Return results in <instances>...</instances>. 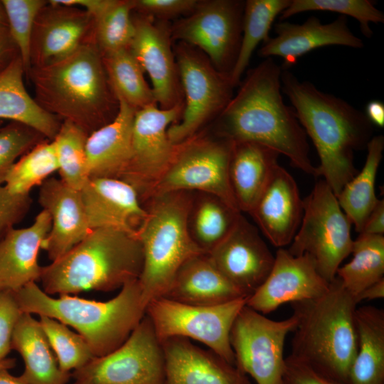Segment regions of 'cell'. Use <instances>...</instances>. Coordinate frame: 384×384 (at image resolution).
Wrapping results in <instances>:
<instances>
[{"instance_id": "1", "label": "cell", "mask_w": 384, "mask_h": 384, "mask_svg": "<svg viewBox=\"0 0 384 384\" xmlns=\"http://www.w3.org/2000/svg\"><path fill=\"white\" fill-rule=\"evenodd\" d=\"M282 72L272 58L248 72L237 94L218 116V137L267 146L287 156L294 166L318 176L307 135L294 108L283 100Z\"/></svg>"}, {"instance_id": "2", "label": "cell", "mask_w": 384, "mask_h": 384, "mask_svg": "<svg viewBox=\"0 0 384 384\" xmlns=\"http://www.w3.org/2000/svg\"><path fill=\"white\" fill-rule=\"evenodd\" d=\"M281 81L282 92L316 149L320 162L317 176L324 178L337 197L358 173L354 152L367 147L373 124L362 111L311 82L300 81L289 70H282Z\"/></svg>"}, {"instance_id": "3", "label": "cell", "mask_w": 384, "mask_h": 384, "mask_svg": "<svg viewBox=\"0 0 384 384\" xmlns=\"http://www.w3.org/2000/svg\"><path fill=\"white\" fill-rule=\"evenodd\" d=\"M26 76L42 109L61 122L75 124L88 135L117 114L118 100L94 37L61 60L31 68Z\"/></svg>"}, {"instance_id": "4", "label": "cell", "mask_w": 384, "mask_h": 384, "mask_svg": "<svg viewBox=\"0 0 384 384\" xmlns=\"http://www.w3.org/2000/svg\"><path fill=\"white\" fill-rule=\"evenodd\" d=\"M143 252L137 235L96 228L58 259L42 267L39 281L49 295L110 292L138 279Z\"/></svg>"}, {"instance_id": "5", "label": "cell", "mask_w": 384, "mask_h": 384, "mask_svg": "<svg viewBox=\"0 0 384 384\" xmlns=\"http://www.w3.org/2000/svg\"><path fill=\"white\" fill-rule=\"evenodd\" d=\"M14 293L23 312L48 316L74 329L95 358L120 346L146 314L138 279L125 284L117 296L105 302L69 294L53 297L36 282Z\"/></svg>"}, {"instance_id": "6", "label": "cell", "mask_w": 384, "mask_h": 384, "mask_svg": "<svg viewBox=\"0 0 384 384\" xmlns=\"http://www.w3.org/2000/svg\"><path fill=\"white\" fill-rule=\"evenodd\" d=\"M291 305L297 325L290 355L319 373L348 384L358 347L354 297L336 277L321 297Z\"/></svg>"}, {"instance_id": "7", "label": "cell", "mask_w": 384, "mask_h": 384, "mask_svg": "<svg viewBox=\"0 0 384 384\" xmlns=\"http://www.w3.org/2000/svg\"><path fill=\"white\" fill-rule=\"evenodd\" d=\"M192 197L188 191L163 193L151 195L142 203L146 215L137 232L143 252L138 281L145 307L165 296L186 260L206 253L193 241L188 230Z\"/></svg>"}, {"instance_id": "8", "label": "cell", "mask_w": 384, "mask_h": 384, "mask_svg": "<svg viewBox=\"0 0 384 384\" xmlns=\"http://www.w3.org/2000/svg\"><path fill=\"white\" fill-rule=\"evenodd\" d=\"M351 225L331 188L320 180L303 199L302 221L287 250L294 256H308L330 283L351 253Z\"/></svg>"}, {"instance_id": "9", "label": "cell", "mask_w": 384, "mask_h": 384, "mask_svg": "<svg viewBox=\"0 0 384 384\" xmlns=\"http://www.w3.org/2000/svg\"><path fill=\"white\" fill-rule=\"evenodd\" d=\"M233 144L219 137H193L178 145L170 164L145 200L157 193L198 191L217 196L239 210L229 178Z\"/></svg>"}, {"instance_id": "10", "label": "cell", "mask_w": 384, "mask_h": 384, "mask_svg": "<svg viewBox=\"0 0 384 384\" xmlns=\"http://www.w3.org/2000/svg\"><path fill=\"white\" fill-rule=\"evenodd\" d=\"M247 299L240 298L214 306H195L160 297L147 304L146 314L161 342L174 336L195 339L235 365L230 334Z\"/></svg>"}, {"instance_id": "11", "label": "cell", "mask_w": 384, "mask_h": 384, "mask_svg": "<svg viewBox=\"0 0 384 384\" xmlns=\"http://www.w3.org/2000/svg\"><path fill=\"white\" fill-rule=\"evenodd\" d=\"M175 58L185 103L180 122L169 127L168 136L178 146L195 137L205 123L220 114L232 98L234 86L229 75L219 72L191 46L181 43Z\"/></svg>"}, {"instance_id": "12", "label": "cell", "mask_w": 384, "mask_h": 384, "mask_svg": "<svg viewBox=\"0 0 384 384\" xmlns=\"http://www.w3.org/2000/svg\"><path fill=\"white\" fill-rule=\"evenodd\" d=\"M297 325L292 315L275 321L245 305L232 326L230 341L235 366L257 384H282L287 335Z\"/></svg>"}, {"instance_id": "13", "label": "cell", "mask_w": 384, "mask_h": 384, "mask_svg": "<svg viewBox=\"0 0 384 384\" xmlns=\"http://www.w3.org/2000/svg\"><path fill=\"white\" fill-rule=\"evenodd\" d=\"M164 377L162 344L146 314L120 346L71 372L83 384H164Z\"/></svg>"}, {"instance_id": "14", "label": "cell", "mask_w": 384, "mask_h": 384, "mask_svg": "<svg viewBox=\"0 0 384 384\" xmlns=\"http://www.w3.org/2000/svg\"><path fill=\"white\" fill-rule=\"evenodd\" d=\"M245 2L198 1L195 9L171 28L174 39L203 51L213 65L230 76L242 38Z\"/></svg>"}, {"instance_id": "15", "label": "cell", "mask_w": 384, "mask_h": 384, "mask_svg": "<svg viewBox=\"0 0 384 384\" xmlns=\"http://www.w3.org/2000/svg\"><path fill=\"white\" fill-rule=\"evenodd\" d=\"M183 110V102L169 109L154 103L136 110L131 159L122 180L135 188L142 203L175 154L177 146L169 140L168 129L177 122Z\"/></svg>"}, {"instance_id": "16", "label": "cell", "mask_w": 384, "mask_h": 384, "mask_svg": "<svg viewBox=\"0 0 384 384\" xmlns=\"http://www.w3.org/2000/svg\"><path fill=\"white\" fill-rule=\"evenodd\" d=\"M222 274L247 297L265 282L274 255L255 226L242 215L230 233L210 252Z\"/></svg>"}, {"instance_id": "17", "label": "cell", "mask_w": 384, "mask_h": 384, "mask_svg": "<svg viewBox=\"0 0 384 384\" xmlns=\"http://www.w3.org/2000/svg\"><path fill=\"white\" fill-rule=\"evenodd\" d=\"M94 18L82 9L48 1L33 25L31 68L46 66L69 56L94 37Z\"/></svg>"}, {"instance_id": "18", "label": "cell", "mask_w": 384, "mask_h": 384, "mask_svg": "<svg viewBox=\"0 0 384 384\" xmlns=\"http://www.w3.org/2000/svg\"><path fill=\"white\" fill-rule=\"evenodd\" d=\"M329 284L308 256H294L279 248L270 274L247 298L246 305L266 314L285 303L319 298L329 290Z\"/></svg>"}, {"instance_id": "19", "label": "cell", "mask_w": 384, "mask_h": 384, "mask_svg": "<svg viewBox=\"0 0 384 384\" xmlns=\"http://www.w3.org/2000/svg\"><path fill=\"white\" fill-rule=\"evenodd\" d=\"M135 33L129 50L152 83L159 107L169 109L183 102L181 82L171 46V28L154 18L141 15L133 18Z\"/></svg>"}, {"instance_id": "20", "label": "cell", "mask_w": 384, "mask_h": 384, "mask_svg": "<svg viewBox=\"0 0 384 384\" xmlns=\"http://www.w3.org/2000/svg\"><path fill=\"white\" fill-rule=\"evenodd\" d=\"M274 30L276 36L263 43L258 55L265 58L281 57L282 70H289L301 56L321 47L361 48L364 46L363 41L349 28L345 16L340 15L328 23H322L316 16H310L302 24L281 21L274 25Z\"/></svg>"}, {"instance_id": "21", "label": "cell", "mask_w": 384, "mask_h": 384, "mask_svg": "<svg viewBox=\"0 0 384 384\" xmlns=\"http://www.w3.org/2000/svg\"><path fill=\"white\" fill-rule=\"evenodd\" d=\"M38 202L51 219L42 248L54 261L79 243L91 230L80 190L50 177L39 186Z\"/></svg>"}, {"instance_id": "22", "label": "cell", "mask_w": 384, "mask_h": 384, "mask_svg": "<svg viewBox=\"0 0 384 384\" xmlns=\"http://www.w3.org/2000/svg\"><path fill=\"white\" fill-rule=\"evenodd\" d=\"M80 191L91 230L115 228L137 235L146 211L132 185L117 178H89Z\"/></svg>"}, {"instance_id": "23", "label": "cell", "mask_w": 384, "mask_h": 384, "mask_svg": "<svg viewBox=\"0 0 384 384\" xmlns=\"http://www.w3.org/2000/svg\"><path fill=\"white\" fill-rule=\"evenodd\" d=\"M274 246L292 241L302 221L303 200L293 176L279 164L249 213Z\"/></svg>"}, {"instance_id": "24", "label": "cell", "mask_w": 384, "mask_h": 384, "mask_svg": "<svg viewBox=\"0 0 384 384\" xmlns=\"http://www.w3.org/2000/svg\"><path fill=\"white\" fill-rule=\"evenodd\" d=\"M165 360L164 384H250L247 375L222 357L174 336L161 342Z\"/></svg>"}, {"instance_id": "25", "label": "cell", "mask_w": 384, "mask_h": 384, "mask_svg": "<svg viewBox=\"0 0 384 384\" xmlns=\"http://www.w3.org/2000/svg\"><path fill=\"white\" fill-rule=\"evenodd\" d=\"M51 225L43 210L28 227L13 228L0 240V291L15 292L40 279L39 251Z\"/></svg>"}, {"instance_id": "26", "label": "cell", "mask_w": 384, "mask_h": 384, "mask_svg": "<svg viewBox=\"0 0 384 384\" xmlns=\"http://www.w3.org/2000/svg\"><path fill=\"white\" fill-rule=\"evenodd\" d=\"M119 109L108 124L89 134L86 142L88 178L122 180L132 154V132L136 109L116 96Z\"/></svg>"}, {"instance_id": "27", "label": "cell", "mask_w": 384, "mask_h": 384, "mask_svg": "<svg viewBox=\"0 0 384 384\" xmlns=\"http://www.w3.org/2000/svg\"><path fill=\"white\" fill-rule=\"evenodd\" d=\"M163 297L195 306H214L248 298L222 274L208 253L186 260Z\"/></svg>"}, {"instance_id": "28", "label": "cell", "mask_w": 384, "mask_h": 384, "mask_svg": "<svg viewBox=\"0 0 384 384\" xmlns=\"http://www.w3.org/2000/svg\"><path fill=\"white\" fill-rule=\"evenodd\" d=\"M229 178L239 210L250 213L279 165L278 152L252 142H233Z\"/></svg>"}, {"instance_id": "29", "label": "cell", "mask_w": 384, "mask_h": 384, "mask_svg": "<svg viewBox=\"0 0 384 384\" xmlns=\"http://www.w3.org/2000/svg\"><path fill=\"white\" fill-rule=\"evenodd\" d=\"M11 349L21 356L24 370L20 377L28 384H68L71 373L63 371L38 319L23 312L15 326Z\"/></svg>"}, {"instance_id": "30", "label": "cell", "mask_w": 384, "mask_h": 384, "mask_svg": "<svg viewBox=\"0 0 384 384\" xmlns=\"http://www.w3.org/2000/svg\"><path fill=\"white\" fill-rule=\"evenodd\" d=\"M26 75L20 56L0 73V119L28 125L52 141L62 122L42 109L28 92Z\"/></svg>"}, {"instance_id": "31", "label": "cell", "mask_w": 384, "mask_h": 384, "mask_svg": "<svg viewBox=\"0 0 384 384\" xmlns=\"http://www.w3.org/2000/svg\"><path fill=\"white\" fill-rule=\"evenodd\" d=\"M358 347L348 384H384V311L373 306L356 309Z\"/></svg>"}, {"instance_id": "32", "label": "cell", "mask_w": 384, "mask_h": 384, "mask_svg": "<svg viewBox=\"0 0 384 384\" xmlns=\"http://www.w3.org/2000/svg\"><path fill=\"white\" fill-rule=\"evenodd\" d=\"M366 149V159L362 169L345 184L337 196L341 208L358 233L379 200L375 195V186L383 158V136L373 137Z\"/></svg>"}, {"instance_id": "33", "label": "cell", "mask_w": 384, "mask_h": 384, "mask_svg": "<svg viewBox=\"0 0 384 384\" xmlns=\"http://www.w3.org/2000/svg\"><path fill=\"white\" fill-rule=\"evenodd\" d=\"M240 211L211 194L193 196L188 218V230L196 245L210 252L232 230Z\"/></svg>"}, {"instance_id": "34", "label": "cell", "mask_w": 384, "mask_h": 384, "mask_svg": "<svg viewBox=\"0 0 384 384\" xmlns=\"http://www.w3.org/2000/svg\"><path fill=\"white\" fill-rule=\"evenodd\" d=\"M352 259L336 272V277L354 298L384 279V236L359 234L353 240Z\"/></svg>"}, {"instance_id": "35", "label": "cell", "mask_w": 384, "mask_h": 384, "mask_svg": "<svg viewBox=\"0 0 384 384\" xmlns=\"http://www.w3.org/2000/svg\"><path fill=\"white\" fill-rule=\"evenodd\" d=\"M290 1L247 0L245 2L240 49L230 75L234 87L239 84L257 46L270 37L269 32L274 19L288 7Z\"/></svg>"}, {"instance_id": "36", "label": "cell", "mask_w": 384, "mask_h": 384, "mask_svg": "<svg viewBox=\"0 0 384 384\" xmlns=\"http://www.w3.org/2000/svg\"><path fill=\"white\" fill-rule=\"evenodd\" d=\"M102 56L116 96L136 110L156 103L153 90L144 79V72L129 48Z\"/></svg>"}, {"instance_id": "37", "label": "cell", "mask_w": 384, "mask_h": 384, "mask_svg": "<svg viewBox=\"0 0 384 384\" xmlns=\"http://www.w3.org/2000/svg\"><path fill=\"white\" fill-rule=\"evenodd\" d=\"M58 171L53 141L46 139L23 155L8 173L4 186L14 194L27 195Z\"/></svg>"}, {"instance_id": "38", "label": "cell", "mask_w": 384, "mask_h": 384, "mask_svg": "<svg viewBox=\"0 0 384 384\" xmlns=\"http://www.w3.org/2000/svg\"><path fill=\"white\" fill-rule=\"evenodd\" d=\"M88 134L75 124L63 121L52 140L55 145L60 179L77 190L87 181L86 142Z\"/></svg>"}, {"instance_id": "39", "label": "cell", "mask_w": 384, "mask_h": 384, "mask_svg": "<svg viewBox=\"0 0 384 384\" xmlns=\"http://www.w3.org/2000/svg\"><path fill=\"white\" fill-rule=\"evenodd\" d=\"M133 1L115 0L95 20L94 40L102 55L128 48L135 33Z\"/></svg>"}, {"instance_id": "40", "label": "cell", "mask_w": 384, "mask_h": 384, "mask_svg": "<svg viewBox=\"0 0 384 384\" xmlns=\"http://www.w3.org/2000/svg\"><path fill=\"white\" fill-rule=\"evenodd\" d=\"M38 321L63 371L78 370L95 358L86 341L69 326L46 316Z\"/></svg>"}, {"instance_id": "41", "label": "cell", "mask_w": 384, "mask_h": 384, "mask_svg": "<svg viewBox=\"0 0 384 384\" xmlns=\"http://www.w3.org/2000/svg\"><path fill=\"white\" fill-rule=\"evenodd\" d=\"M309 11H331L354 18L359 23L362 33L367 38H370L373 34L371 23L384 22V14L369 0H291L288 7L280 14L279 19L283 21Z\"/></svg>"}, {"instance_id": "42", "label": "cell", "mask_w": 384, "mask_h": 384, "mask_svg": "<svg viewBox=\"0 0 384 384\" xmlns=\"http://www.w3.org/2000/svg\"><path fill=\"white\" fill-rule=\"evenodd\" d=\"M7 18L8 29L22 60L26 75L31 68L30 48L36 16L48 1L1 0Z\"/></svg>"}, {"instance_id": "43", "label": "cell", "mask_w": 384, "mask_h": 384, "mask_svg": "<svg viewBox=\"0 0 384 384\" xmlns=\"http://www.w3.org/2000/svg\"><path fill=\"white\" fill-rule=\"evenodd\" d=\"M43 135L24 124L11 122L0 129V185L13 165L36 145L46 140Z\"/></svg>"}, {"instance_id": "44", "label": "cell", "mask_w": 384, "mask_h": 384, "mask_svg": "<svg viewBox=\"0 0 384 384\" xmlns=\"http://www.w3.org/2000/svg\"><path fill=\"white\" fill-rule=\"evenodd\" d=\"M31 205L30 194H14L0 185V240L26 217Z\"/></svg>"}, {"instance_id": "45", "label": "cell", "mask_w": 384, "mask_h": 384, "mask_svg": "<svg viewBox=\"0 0 384 384\" xmlns=\"http://www.w3.org/2000/svg\"><path fill=\"white\" fill-rule=\"evenodd\" d=\"M22 313L14 293L0 291V361L7 358L12 350L14 331Z\"/></svg>"}, {"instance_id": "46", "label": "cell", "mask_w": 384, "mask_h": 384, "mask_svg": "<svg viewBox=\"0 0 384 384\" xmlns=\"http://www.w3.org/2000/svg\"><path fill=\"white\" fill-rule=\"evenodd\" d=\"M134 9L143 15L160 18H173L181 14H190L196 7V0H136Z\"/></svg>"}, {"instance_id": "47", "label": "cell", "mask_w": 384, "mask_h": 384, "mask_svg": "<svg viewBox=\"0 0 384 384\" xmlns=\"http://www.w3.org/2000/svg\"><path fill=\"white\" fill-rule=\"evenodd\" d=\"M282 384H343L331 379L291 355L285 358Z\"/></svg>"}, {"instance_id": "48", "label": "cell", "mask_w": 384, "mask_h": 384, "mask_svg": "<svg viewBox=\"0 0 384 384\" xmlns=\"http://www.w3.org/2000/svg\"><path fill=\"white\" fill-rule=\"evenodd\" d=\"M52 1L61 5L81 8L95 20L112 6L115 0H52Z\"/></svg>"}, {"instance_id": "49", "label": "cell", "mask_w": 384, "mask_h": 384, "mask_svg": "<svg viewBox=\"0 0 384 384\" xmlns=\"http://www.w3.org/2000/svg\"><path fill=\"white\" fill-rule=\"evenodd\" d=\"M384 233V201L379 199L367 218L359 234L383 235Z\"/></svg>"}, {"instance_id": "50", "label": "cell", "mask_w": 384, "mask_h": 384, "mask_svg": "<svg viewBox=\"0 0 384 384\" xmlns=\"http://www.w3.org/2000/svg\"><path fill=\"white\" fill-rule=\"evenodd\" d=\"M18 55L8 28H0V73Z\"/></svg>"}, {"instance_id": "51", "label": "cell", "mask_w": 384, "mask_h": 384, "mask_svg": "<svg viewBox=\"0 0 384 384\" xmlns=\"http://www.w3.org/2000/svg\"><path fill=\"white\" fill-rule=\"evenodd\" d=\"M365 114L369 122L379 127H384V104L379 100H373L368 103Z\"/></svg>"}, {"instance_id": "52", "label": "cell", "mask_w": 384, "mask_h": 384, "mask_svg": "<svg viewBox=\"0 0 384 384\" xmlns=\"http://www.w3.org/2000/svg\"><path fill=\"white\" fill-rule=\"evenodd\" d=\"M384 297V279L365 289L354 299L357 304L363 300H373Z\"/></svg>"}, {"instance_id": "53", "label": "cell", "mask_w": 384, "mask_h": 384, "mask_svg": "<svg viewBox=\"0 0 384 384\" xmlns=\"http://www.w3.org/2000/svg\"><path fill=\"white\" fill-rule=\"evenodd\" d=\"M8 368L0 369V384H28L20 376L11 375Z\"/></svg>"}, {"instance_id": "54", "label": "cell", "mask_w": 384, "mask_h": 384, "mask_svg": "<svg viewBox=\"0 0 384 384\" xmlns=\"http://www.w3.org/2000/svg\"><path fill=\"white\" fill-rule=\"evenodd\" d=\"M16 365V360L14 358H6L0 361V369L8 368L11 369Z\"/></svg>"}, {"instance_id": "55", "label": "cell", "mask_w": 384, "mask_h": 384, "mask_svg": "<svg viewBox=\"0 0 384 384\" xmlns=\"http://www.w3.org/2000/svg\"><path fill=\"white\" fill-rule=\"evenodd\" d=\"M0 28H8L7 18L1 0L0 1Z\"/></svg>"}, {"instance_id": "56", "label": "cell", "mask_w": 384, "mask_h": 384, "mask_svg": "<svg viewBox=\"0 0 384 384\" xmlns=\"http://www.w3.org/2000/svg\"><path fill=\"white\" fill-rule=\"evenodd\" d=\"M71 384H83V383L78 380H74Z\"/></svg>"}, {"instance_id": "57", "label": "cell", "mask_w": 384, "mask_h": 384, "mask_svg": "<svg viewBox=\"0 0 384 384\" xmlns=\"http://www.w3.org/2000/svg\"><path fill=\"white\" fill-rule=\"evenodd\" d=\"M3 127V121L0 119V129Z\"/></svg>"}]
</instances>
